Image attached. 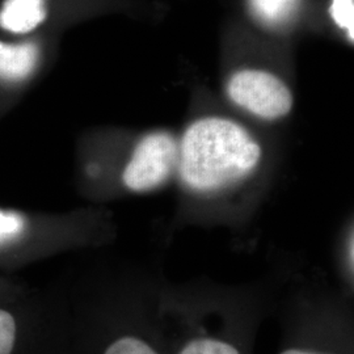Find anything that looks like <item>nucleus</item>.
Returning <instances> with one entry per match:
<instances>
[{
	"mask_svg": "<svg viewBox=\"0 0 354 354\" xmlns=\"http://www.w3.org/2000/svg\"><path fill=\"white\" fill-rule=\"evenodd\" d=\"M263 150L241 124L223 117L192 122L178 142L177 174L188 189L212 194L250 176Z\"/></svg>",
	"mask_w": 354,
	"mask_h": 354,
	"instance_id": "1",
	"label": "nucleus"
},
{
	"mask_svg": "<svg viewBox=\"0 0 354 354\" xmlns=\"http://www.w3.org/2000/svg\"><path fill=\"white\" fill-rule=\"evenodd\" d=\"M178 142L163 130L146 134L134 147L122 172V183L136 193L151 192L165 185L177 172Z\"/></svg>",
	"mask_w": 354,
	"mask_h": 354,
	"instance_id": "2",
	"label": "nucleus"
},
{
	"mask_svg": "<svg viewBox=\"0 0 354 354\" xmlns=\"http://www.w3.org/2000/svg\"><path fill=\"white\" fill-rule=\"evenodd\" d=\"M23 228V219L13 213L0 212V241L11 239Z\"/></svg>",
	"mask_w": 354,
	"mask_h": 354,
	"instance_id": "11",
	"label": "nucleus"
},
{
	"mask_svg": "<svg viewBox=\"0 0 354 354\" xmlns=\"http://www.w3.org/2000/svg\"><path fill=\"white\" fill-rule=\"evenodd\" d=\"M39 61L36 42L4 44L0 41V80L21 82L33 74Z\"/></svg>",
	"mask_w": 354,
	"mask_h": 354,
	"instance_id": "5",
	"label": "nucleus"
},
{
	"mask_svg": "<svg viewBox=\"0 0 354 354\" xmlns=\"http://www.w3.org/2000/svg\"><path fill=\"white\" fill-rule=\"evenodd\" d=\"M16 339V323L12 315L0 310V354H11Z\"/></svg>",
	"mask_w": 354,
	"mask_h": 354,
	"instance_id": "10",
	"label": "nucleus"
},
{
	"mask_svg": "<svg viewBox=\"0 0 354 354\" xmlns=\"http://www.w3.org/2000/svg\"><path fill=\"white\" fill-rule=\"evenodd\" d=\"M180 354H241L231 344L215 339H196L188 342Z\"/></svg>",
	"mask_w": 354,
	"mask_h": 354,
	"instance_id": "7",
	"label": "nucleus"
},
{
	"mask_svg": "<svg viewBox=\"0 0 354 354\" xmlns=\"http://www.w3.org/2000/svg\"><path fill=\"white\" fill-rule=\"evenodd\" d=\"M227 95L241 109L266 121L286 117L294 104L285 82L261 70H241L234 74L228 80Z\"/></svg>",
	"mask_w": 354,
	"mask_h": 354,
	"instance_id": "3",
	"label": "nucleus"
},
{
	"mask_svg": "<svg viewBox=\"0 0 354 354\" xmlns=\"http://www.w3.org/2000/svg\"><path fill=\"white\" fill-rule=\"evenodd\" d=\"M281 354H323L317 352H311V351H302V349H288Z\"/></svg>",
	"mask_w": 354,
	"mask_h": 354,
	"instance_id": "12",
	"label": "nucleus"
},
{
	"mask_svg": "<svg viewBox=\"0 0 354 354\" xmlns=\"http://www.w3.org/2000/svg\"><path fill=\"white\" fill-rule=\"evenodd\" d=\"M104 354H158L149 344L138 337L125 336L109 345Z\"/></svg>",
	"mask_w": 354,
	"mask_h": 354,
	"instance_id": "9",
	"label": "nucleus"
},
{
	"mask_svg": "<svg viewBox=\"0 0 354 354\" xmlns=\"http://www.w3.org/2000/svg\"><path fill=\"white\" fill-rule=\"evenodd\" d=\"M329 13L335 23L351 33L353 39L354 0H332Z\"/></svg>",
	"mask_w": 354,
	"mask_h": 354,
	"instance_id": "8",
	"label": "nucleus"
},
{
	"mask_svg": "<svg viewBox=\"0 0 354 354\" xmlns=\"http://www.w3.org/2000/svg\"><path fill=\"white\" fill-rule=\"evenodd\" d=\"M254 17L264 26H286L297 12L299 0H250Z\"/></svg>",
	"mask_w": 354,
	"mask_h": 354,
	"instance_id": "6",
	"label": "nucleus"
},
{
	"mask_svg": "<svg viewBox=\"0 0 354 354\" xmlns=\"http://www.w3.org/2000/svg\"><path fill=\"white\" fill-rule=\"evenodd\" d=\"M46 19V0H4L0 8V28L15 35L35 30Z\"/></svg>",
	"mask_w": 354,
	"mask_h": 354,
	"instance_id": "4",
	"label": "nucleus"
}]
</instances>
